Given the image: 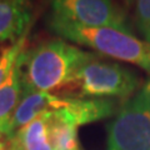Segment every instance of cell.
Wrapping results in <instances>:
<instances>
[{
  "mask_svg": "<svg viewBox=\"0 0 150 150\" xmlns=\"http://www.w3.org/2000/svg\"><path fill=\"white\" fill-rule=\"evenodd\" d=\"M140 79L134 71L118 63L100 62L86 64L58 96L79 99H128L138 90Z\"/></svg>",
  "mask_w": 150,
  "mask_h": 150,
  "instance_id": "3957f363",
  "label": "cell"
},
{
  "mask_svg": "<svg viewBox=\"0 0 150 150\" xmlns=\"http://www.w3.org/2000/svg\"><path fill=\"white\" fill-rule=\"evenodd\" d=\"M108 150H150V93L145 86L121 104L108 126Z\"/></svg>",
  "mask_w": 150,
  "mask_h": 150,
  "instance_id": "277c9868",
  "label": "cell"
},
{
  "mask_svg": "<svg viewBox=\"0 0 150 150\" xmlns=\"http://www.w3.org/2000/svg\"><path fill=\"white\" fill-rule=\"evenodd\" d=\"M100 56L60 39L44 41L29 50L23 49L16 59L23 93H59L86 64Z\"/></svg>",
  "mask_w": 150,
  "mask_h": 150,
  "instance_id": "6da1fadb",
  "label": "cell"
},
{
  "mask_svg": "<svg viewBox=\"0 0 150 150\" xmlns=\"http://www.w3.org/2000/svg\"><path fill=\"white\" fill-rule=\"evenodd\" d=\"M145 88H146L148 89V90H149V93H150V81L146 84V85H145Z\"/></svg>",
  "mask_w": 150,
  "mask_h": 150,
  "instance_id": "2e32d148",
  "label": "cell"
},
{
  "mask_svg": "<svg viewBox=\"0 0 150 150\" xmlns=\"http://www.w3.org/2000/svg\"><path fill=\"white\" fill-rule=\"evenodd\" d=\"M135 21L144 40L150 43V0H137Z\"/></svg>",
  "mask_w": 150,
  "mask_h": 150,
  "instance_id": "4fadbf2b",
  "label": "cell"
},
{
  "mask_svg": "<svg viewBox=\"0 0 150 150\" xmlns=\"http://www.w3.org/2000/svg\"><path fill=\"white\" fill-rule=\"evenodd\" d=\"M49 140L54 150H83L78 138L76 126L59 110L46 112Z\"/></svg>",
  "mask_w": 150,
  "mask_h": 150,
  "instance_id": "9c48e42d",
  "label": "cell"
},
{
  "mask_svg": "<svg viewBox=\"0 0 150 150\" xmlns=\"http://www.w3.org/2000/svg\"><path fill=\"white\" fill-rule=\"evenodd\" d=\"M121 106V105H120ZM116 99H79V98L59 96V110L73 125L78 126L105 119L116 114L120 109Z\"/></svg>",
  "mask_w": 150,
  "mask_h": 150,
  "instance_id": "8992f818",
  "label": "cell"
},
{
  "mask_svg": "<svg viewBox=\"0 0 150 150\" xmlns=\"http://www.w3.org/2000/svg\"><path fill=\"white\" fill-rule=\"evenodd\" d=\"M59 96L46 91L23 93L21 100L14 110L5 129V138L11 140L15 134L25 125L40 115L56 110Z\"/></svg>",
  "mask_w": 150,
  "mask_h": 150,
  "instance_id": "52a82bcc",
  "label": "cell"
},
{
  "mask_svg": "<svg viewBox=\"0 0 150 150\" xmlns=\"http://www.w3.org/2000/svg\"><path fill=\"white\" fill-rule=\"evenodd\" d=\"M11 140L20 150H54L49 140L46 114L40 115L25 125Z\"/></svg>",
  "mask_w": 150,
  "mask_h": 150,
  "instance_id": "8fae6325",
  "label": "cell"
},
{
  "mask_svg": "<svg viewBox=\"0 0 150 150\" xmlns=\"http://www.w3.org/2000/svg\"><path fill=\"white\" fill-rule=\"evenodd\" d=\"M4 139L8 140L5 137H4L3 134H0V150H5V149L8 148V146H6V143L4 142Z\"/></svg>",
  "mask_w": 150,
  "mask_h": 150,
  "instance_id": "5bb4252c",
  "label": "cell"
},
{
  "mask_svg": "<svg viewBox=\"0 0 150 150\" xmlns=\"http://www.w3.org/2000/svg\"><path fill=\"white\" fill-rule=\"evenodd\" d=\"M51 16L89 28L129 30L123 11L112 0H49Z\"/></svg>",
  "mask_w": 150,
  "mask_h": 150,
  "instance_id": "5b68a950",
  "label": "cell"
},
{
  "mask_svg": "<svg viewBox=\"0 0 150 150\" xmlns=\"http://www.w3.org/2000/svg\"><path fill=\"white\" fill-rule=\"evenodd\" d=\"M5 150H13V148H11V145H10V142H9V146L5 149Z\"/></svg>",
  "mask_w": 150,
  "mask_h": 150,
  "instance_id": "e0dca14e",
  "label": "cell"
},
{
  "mask_svg": "<svg viewBox=\"0 0 150 150\" xmlns=\"http://www.w3.org/2000/svg\"><path fill=\"white\" fill-rule=\"evenodd\" d=\"M10 145H11V148H13V150H20V149H19V146H18V145H16L15 143H14V142H13V140H10Z\"/></svg>",
  "mask_w": 150,
  "mask_h": 150,
  "instance_id": "9a60e30c",
  "label": "cell"
},
{
  "mask_svg": "<svg viewBox=\"0 0 150 150\" xmlns=\"http://www.w3.org/2000/svg\"><path fill=\"white\" fill-rule=\"evenodd\" d=\"M126 1H128V3H131V1H133V0H126Z\"/></svg>",
  "mask_w": 150,
  "mask_h": 150,
  "instance_id": "ac0fdd59",
  "label": "cell"
},
{
  "mask_svg": "<svg viewBox=\"0 0 150 150\" xmlns=\"http://www.w3.org/2000/svg\"><path fill=\"white\" fill-rule=\"evenodd\" d=\"M30 19L29 0H0V43H16L24 36Z\"/></svg>",
  "mask_w": 150,
  "mask_h": 150,
  "instance_id": "ba28073f",
  "label": "cell"
},
{
  "mask_svg": "<svg viewBox=\"0 0 150 150\" xmlns=\"http://www.w3.org/2000/svg\"><path fill=\"white\" fill-rule=\"evenodd\" d=\"M48 24L64 39L91 48L99 55L135 64L150 74V43L135 38L130 30L110 26L89 28L51 15Z\"/></svg>",
  "mask_w": 150,
  "mask_h": 150,
  "instance_id": "7a4b0ae2",
  "label": "cell"
},
{
  "mask_svg": "<svg viewBox=\"0 0 150 150\" xmlns=\"http://www.w3.org/2000/svg\"><path fill=\"white\" fill-rule=\"evenodd\" d=\"M23 96V85L19 68L15 63L9 76L0 85V134L5 137V129L14 110Z\"/></svg>",
  "mask_w": 150,
  "mask_h": 150,
  "instance_id": "30bf717a",
  "label": "cell"
},
{
  "mask_svg": "<svg viewBox=\"0 0 150 150\" xmlns=\"http://www.w3.org/2000/svg\"><path fill=\"white\" fill-rule=\"evenodd\" d=\"M24 41L25 36H21L16 43L11 44L10 46L0 48V85L5 81L15 65L19 54L24 49Z\"/></svg>",
  "mask_w": 150,
  "mask_h": 150,
  "instance_id": "7c38bea8",
  "label": "cell"
}]
</instances>
